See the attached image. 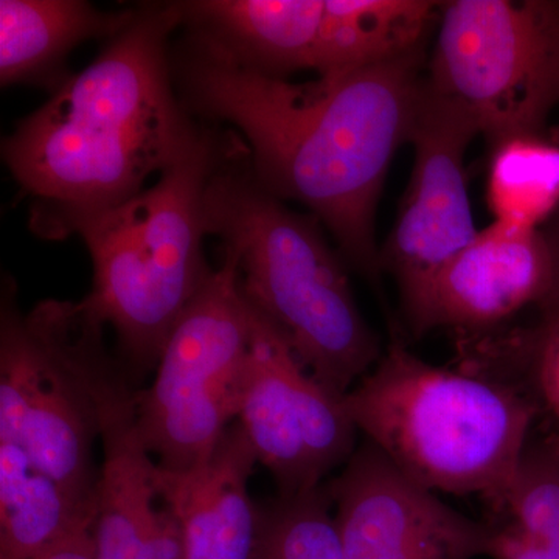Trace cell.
<instances>
[{"label": "cell", "instance_id": "17", "mask_svg": "<svg viewBox=\"0 0 559 559\" xmlns=\"http://www.w3.org/2000/svg\"><path fill=\"white\" fill-rule=\"evenodd\" d=\"M440 9L429 0H325L311 69L326 75L423 53Z\"/></svg>", "mask_w": 559, "mask_h": 559}, {"label": "cell", "instance_id": "1", "mask_svg": "<svg viewBox=\"0 0 559 559\" xmlns=\"http://www.w3.org/2000/svg\"><path fill=\"white\" fill-rule=\"evenodd\" d=\"M423 61L419 53L293 83L242 69L191 36L182 80L194 108L245 135L260 186L310 210L347 264L374 282L378 202L417 120Z\"/></svg>", "mask_w": 559, "mask_h": 559}, {"label": "cell", "instance_id": "14", "mask_svg": "<svg viewBox=\"0 0 559 559\" xmlns=\"http://www.w3.org/2000/svg\"><path fill=\"white\" fill-rule=\"evenodd\" d=\"M100 448L95 559H183L178 522L156 487V460L140 439L134 404L109 412Z\"/></svg>", "mask_w": 559, "mask_h": 559}, {"label": "cell", "instance_id": "13", "mask_svg": "<svg viewBox=\"0 0 559 559\" xmlns=\"http://www.w3.org/2000/svg\"><path fill=\"white\" fill-rule=\"evenodd\" d=\"M257 463L238 421L200 465L170 471L156 463L154 480L178 522L183 559H257L261 507L249 495Z\"/></svg>", "mask_w": 559, "mask_h": 559}, {"label": "cell", "instance_id": "11", "mask_svg": "<svg viewBox=\"0 0 559 559\" xmlns=\"http://www.w3.org/2000/svg\"><path fill=\"white\" fill-rule=\"evenodd\" d=\"M325 488L347 559L488 557L487 522L447 506L369 440Z\"/></svg>", "mask_w": 559, "mask_h": 559}, {"label": "cell", "instance_id": "2", "mask_svg": "<svg viewBox=\"0 0 559 559\" xmlns=\"http://www.w3.org/2000/svg\"><path fill=\"white\" fill-rule=\"evenodd\" d=\"M180 24V2L135 10L97 60L3 140L39 237H69L76 221L131 200L178 156L197 127L173 91L168 39Z\"/></svg>", "mask_w": 559, "mask_h": 559}, {"label": "cell", "instance_id": "9", "mask_svg": "<svg viewBox=\"0 0 559 559\" xmlns=\"http://www.w3.org/2000/svg\"><path fill=\"white\" fill-rule=\"evenodd\" d=\"M249 301V300H248ZM252 336L238 423L278 496L322 487L355 454L359 430L344 399L308 371L285 334L252 307Z\"/></svg>", "mask_w": 559, "mask_h": 559}, {"label": "cell", "instance_id": "15", "mask_svg": "<svg viewBox=\"0 0 559 559\" xmlns=\"http://www.w3.org/2000/svg\"><path fill=\"white\" fill-rule=\"evenodd\" d=\"M180 9L193 38L242 69L286 79L311 69L325 0H194Z\"/></svg>", "mask_w": 559, "mask_h": 559}, {"label": "cell", "instance_id": "7", "mask_svg": "<svg viewBox=\"0 0 559 559\" xmlns=\"http://www.w3.org/2000/svg\"><path fill=\"white\" fill-rule=\"evenodd\" d=\"M426 84L462 109L491 150L540 135L559 102L558 0L441 3Z\"/></svg>", "mask_w": 559, "mask_h": 559}, {"label": "cell", "instance_id": "3", "mask_svg": "<svg viewBox=\"0 0 559 559\" xmlns=\"http://www.w3.org/2000/svg\"><path fill=\"white\" fill-rule=\"evenodd\" d=\"M224 156L205 193V227L237 261L242 294L288 340L300 362L345 395L384 348L353 294L347 261L314 216L260 186L250 167Z\"/></svg>", "mask_w": 559, "mask_h": 559}, {"label": "cell", "instance_id": "18", "mask_svg": "<svg viewBox=\"0 0 559 559\" xmlns=\"http://www.w3.org/2000/svg\"><path fill=\"white\" fill-rule=\"evenodd\" d=\"M84 502L40 471L20 444L0 441V559H35L61 539L94 527Z\"/></svg>", "mask_w": 559, "mask_h": 559}, {"label": "cell", "instance_id": "5", "mask_svg": "<svg viewBox=\"0 0 559 559\" xmlns=\"http://www.w3.org/2000/svg\"><path fill=\"white\" fill-rule=\"evenodd\" d=\"M344 403L364 439L411 479L487 502L509 487L540 417L513 385L433 366L400 342H390Z\"/></svg>", "mask_w": 559, "mask_h": 559}, {"label": "cell", "instance_id": "20", "mask_svg": "<svg viewBox=\"0 0 559 559\" xmlns=\"http://www.w3.org/2000/svg\"><path fill=\"white\" fill-rule=\"evenodd\" d=\"M463 367L521 390L559 430V319L498 336L468 337Z\"/></svg>", "mask_w": 559, "mask_h": 559}, {"label": "cell", "instance_id": "10", "mask_svg": "<svg viewBox=\"0 0 559 559\" xmlns=\"http://www.w3.org/2000/svg\"><path fill=\"white\" fill-rule=\"evenodd\" d=\"M479 135L473 120L426 84L409 143L414 170L399 219L381 249L401 305L428 285L479 234L474 224L465 156Z\"/></svg>", "mask_w": 559, "mask_h": 559}, {"label": "cell", "instance_id": "23", "mask_svg": "<svg viewBox=\"0 0 559 559\" xmlns=\"http://www.w3.org/2000/svg\"><path fill=\"white\" fill-rule=\"evenodd\" d=\"M35 559H95L94 536L92 528L72 533L68 538L43 551Z\"/></svg>", "mask_w": 559, "mask_h": 559}, {"label": "cell", "instance_id": "4", "mask_svg": "<svg viewBox=\"0 0 559 559\" xmlns=\"http://www.w3.org/2000/svg\"><path fill=\"white\" fill-rule=\"evenodd\" d=\"M194 127L154 186L70 227L91 253L83 304L116 334L131 381L156 369L168 337L213 267L205 260V193L226 154Z\"/></svg>", "mask_w": 559, "mask_h": 559}, {"label": "cell", "instance_id": "24", "mask_svg": "<svg viewBox=\"0 0 559 559\" xmlns=\"http://www.w3.org/2000/svg\"><path fill=\"white\" fill-rule=\"evenodd\" d=\"M544 235L549 242L551 260H554V283H551L549 296L538 307V322L549 323L559 319V216L551 229Z\"/></svg>", "mask_w": 559, "mask_h": 559}, {"label": "cell", "instance_id": "21", "mask_svg": "<svg viewBox=\"0 0 559 559\" xmlns=\"http://www.w3.org/2000/svg\"><path fill=\"white\" fill-rule=\"evenodd\" d=\"M488 205L498 223L538 229L559 209V146L522 135L491 150Z\"/></svg>", "mask_w": 559, "mask_h": 559}, {"label": "cell", "instance_id": "22", "mask_svg": "<svg viewBox=\"0 0 559 559\" xmlns=\"http://www.w3.org/2000/svg\"><path fill=\"white\" fill-rule=\"evenodd\" d=\"M257 559H347L325 484L261 507Z\"/></svg>", "mask_w": 559, "mask_h": 559}, {"label": "cell", "instance_id": "6", "mask_svg": "<svg viewBox=\"0 0 559 559\" xmlns=\"http://www.w3.org/2000/svg\"><path fill=\"white\" fill-rule=\"evenodd\" d=\"M108 326L83 301L20 310L3 282L0 307V441L20 444L40 471L97 503L103 411L128 374L106 345Z\"/></svg>", "mask_w": 559, "mask_h": 559}, {"label": "cell", "instance_id": "19", "mask_svg": "<svg viewBox=\"0 0 559 559\" xmlns=\"http://www.w3.org/2000/svg\"><path fill=\"white\" fill-rule=\"evenodd\" d=\"M488 503L489 558L559 559V430L528 440L509 487Z\"/></svg>", "mask_w": 559, "mask_h": 559}, {"label": "cell", "instance_id": "12", "mask_svg": "<svg viewBox=\"0 0 559 559\" xmlns=\"http://www.w3.org/2000/svg\"><path fill=\"white\" fill-rule=\"evenodd\" d=\"M551 283L554 260L546 235L495 221L401 308L417 337L437 329L477 337L530 305L538 308Z\"/></svg>", "mask_w": 559, "mask_h": 559}, {"label": "cell", "instance_id": "8", "mask_svg": "<svg viewBox=\"0 0 559 559\" xmlns=\"http://www.w3.org/2000/svg\"><path fill=\"white\" fill-rule=\"evenodd\" d=\"M223 255L168 337L154 381L135 393L140 439L164 469L200 465L240 415L252 308L237 261Z\"/></svg>", "mask_w": 559, "mask_h": 559}, {"label": "cell", "instance_id": "16", "mask_svg": "<svg viewBox=\"0 0 559 559\" xmlns=\"http://www.w3.org/2000/svg\"><path fill=\"white\" fill-rule=\"evenodd\" d=\"M134 14L132 9L106 13L84 0H2L0 83L57 91L70 76V51L87 39H112Z\"/></svg>", "mask_w": 559, "mask_h": 559}]
</instances>
